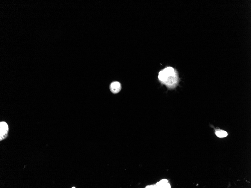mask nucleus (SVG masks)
Returning <instances> with one entry per match:
<instances>
[{
  "mask_svg": "<svg viewBox=\"0 0 251 188\" xmlns=\"http://www.w3.org/2000/svg\"><path fill=\"white\" fill-rule=\"evenodd\" d=\"M158 79L161 83L168 88L173 89L176 87L179 82L178 73L172 67H167L159 73Z\"/></svg>",
  "mask_w": 251,
  "mask_h": 188,
  "instance_id": "f257e3e1",
  "label": "nucleus"
},
{
  "mask_svg": "<svg viewBox=\"0 0 251 188\" xmlns=\"http://www.w3.org/2000/svg\"><path fill=\"white\" fill-rule=\"evenodd\" d=\"M146 188H171L170 184L168 183L167 180L166 179H163L161 180L160 181L155 184V185L149 186H147Z\"/></svg>",
  "mask_w": 251,
  "mask_h": 188,
  "instance_id": "7ed1b4c3",
  "label": "nucleus"
},
{
  "mask_svg": "<svg viewBox=\"0 0 251 188\" xmlns=\"http://www.w3.org/2000/svg\"><path fill=\"white\" fill-rule=\"evenodd\" d=\"M121 84L119 82H115L111 84L110 89L111 91L114 94L119 92L121 90Z\"/></svg>",
  "mask_w": 251,
  "mask_h": 188,
  "instance_id": "20e7f679",
  "label": "nucleus"
},
{
  "mask_svg": "<svg viewBox=\"0 0 251 188\" xmlns=\"http://www.w3.org/2000/svg\"><path fill=\"white\" fill-rule=\"evenodd\" d=\"M9 128L8 124L5 122L0 123V141L6 139L8 137Z\"/></svg>",
  "mask_w": 251,
  "mask_h": 188,
  "instance_id": "f03ea898",
  "label": "nucleus"
},
{
  "mask_svg": "<svg viewBox=\"0 0 251 188\" xmlns=\"http://www.w3.org/2000/svg\"><path fill=\"white\" fill-rule=\"evenodd\" d=\"M215 133L217 137L220 138L225 137L228 135L227 132L223 130H217Z\"/></svg>",
  "mask_w": 251,
  "mask_h": 188,
  "instance_id": "39448f33",
  "label": "nucleus"
}]
</instances>
